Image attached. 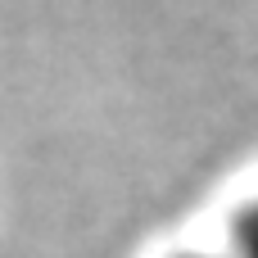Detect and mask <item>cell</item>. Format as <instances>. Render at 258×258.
Returning a JSON list of instances; mask_svg holds the SVG:
<instances>
[{
    "mask_svg": "<svg viewBox=\"0 0 258 258\" xmlns=\"http://www.w3.org/2000/svg\"><path fill=\"white\" fill-rule=\"evenodd\" d=\"M227 254L231 258H258V195H249L231 222H227Z\"/></svg>",
    "mask_w": 258,
    "mask_h": 258,
    "instance_id": "6da1fadb",
    "label": "cell"
},
{
    "mask_svg": "<svg viewBox=\"0 0 258 258\" xmlns=\"http://www.w3.org/2000/svg\"><path fill=\"white\" fill-rule=\"evenodd\" d=\"M168 258H231V254H213V249H172Z\"/></svg>",
    "mask_w": 258,
    "mask_h": 258,
    "instance_id": "7a4b0ae2",
    "label": "cell"
}]
</instances>
